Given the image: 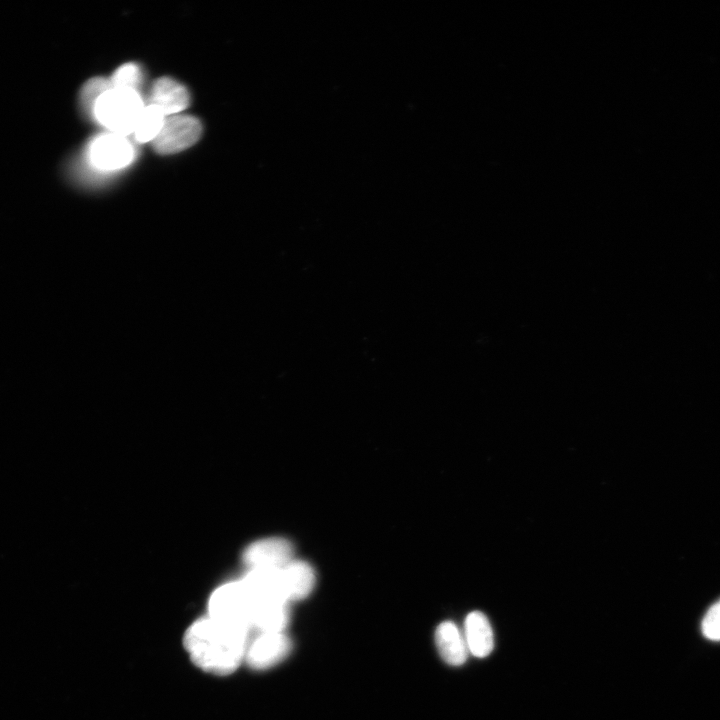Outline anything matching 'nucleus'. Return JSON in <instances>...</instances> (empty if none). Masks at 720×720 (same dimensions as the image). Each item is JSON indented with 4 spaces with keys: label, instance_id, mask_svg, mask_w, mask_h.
I'll list each match as a JSON object with an SVG mask.
<instances>
[{
    "label": "nucleus",
    "instance_id": "nucleus-1",
    "mask_svg": "<svg viewBox=\"0 0 720 720\" xmlns=\"http://www.w3.org/2000/svg\"><path fill=\"white\" fill-rule=\"evenodd\" d=\"M183 642L196 666L224 676L236 671L245 660L249 631L206 615L187 628Z\"/></svg>",
    "mask_w": 720,
    "mask_h": 720
},
{
    "label": "nucleus",
    "instance_id": "nucleus-2",
    "mask_svg": "<svg viewBox=\"0 0 720 720\" xmlns=\"http://www.w3.org/2000/svg\"><path fill=\"white\" fill-rule=\"evenodd\" d=\"M134 147L127 137L105 133L92 138L65 167L67 177L82 185L90 172L122 169L134 159Z\"/></svg>",
    "mask_w": 720,
    "mask_h": 720
},
{
    "label": "nucleus",
    "instance_id": "nucleus-3",
    "mask_svg": "<svg viewBox=\"0 0 720 720\" xmlns=\"http://www.w3.org/2000/svg\"><path fill=\"white\" fill-rule=\"evenodd\" d=\"M144 107L138 91L111 88L98 97L87 118L126 137L133 134Z\"/></svg>",
    "mask_w": 720,
    "mask_h": 720
},
{
    "label": "nucleus",
    "instance_id": "nucleus-4",
    "mask_svg": "<svg viewBox=\"0 0 720 720\" xmlns=\"http://www.w3.org/2000/svg\"><path fill=\"white\" fill-rule=\"evenodd\" d=\"M254 599L242 579L218 586L208 600V614L220 621L252 629Z\"/></svg>",
    "mask_w": 720,
    "mask_h": 720
},
{
    "label": "nucleus",
    "instance_id": "nucleus-5",
    "mask_svg": "<svg viewBox=\"0 0 720 720\" xmlns=\"http://www.w3.org/2000/svg\"><path fill=\"white\" fill-rule=\"evenodd\" d=\"M201 134L202 125L198 118L176 114L165 118L161 131L151 145L162 155L178 153L194 145Z\"/></svg>",
    "mask_w": 720,
    "mask_h": 720
},
{
    "label": "nucleus",
    "instance_id": "nucleus-6",
    "mask_svg": "<svg viewBox=\"0 0 720 720\" xmlns=\"http://www.w3.org/2000/svg\"><path fill=\"white\" fill-rule=\"evenodd\" d=\"M292 545L283 538L272 537L250 544L243 554L248 569L280 570L291 562Z\"/></svg>",
    "mask_w": 720,
    "mask_h": 720
},
{
    "label": "nucleus",
    "instance_id": "nucleus-7",
    "mask_svg": "<svg viewBox=\"0 0 720 720\" xmlns=\"http://www.w3.org/2000/svg\"><path fill=\"white\" fill-rule=\"evenodd\" d=\"M290 649V639L283 632H260L249 641L245 661L255 670L268 669L282 661Z\"/></svg>",
    "mask_w": 720,
    "mask_h": 720
},
{
    "label": "nucleus",
    "instance_id": "nucleus-8",
    "mask_svg": "<svg viewBox=\"0 0 720 720\" xmlns=\"http://www.w3.org/2000/svg\"><path fill=\"white\" fill-rule=\"evenodd\" d=\"M190 104L186 87L170 77L156 79L149 91L148 105L160 108L166 117L184 111Z\"/></svg>",
    "mask_w": 720,
    "mask_h": 720
},
{
    "label": "nucleus",
    "instance_id": "nucleus-9",
    "mask_svg": "<svg viewBox=\"0 0 720 720\" xmlns=\"http://www.w3.org/2000/svg\"><path fill=\"white\" fill-rule=\"evenodd\" d=\"M464 638L469 650L473 656L484 658L488 656L494 648V634L491 624L480 611L470 612L464 624Z\"/></svg>",
    "mask_w": 720,
    "mask_h": 720
},
{
    "label": "nucleus",
    "instance_id": "nucleus-10",
    "mask_svg": "<svg viewBox=\"0 0 720 720\" xmlns=\"http://www.w3.org/2000/svg\"><path fill=\"white\" fill-rule=\"evenodd\" d=\"M280 581L285 600H299L306 597L315 583V575L310 565L302 561H291L280 569Z\"/></svg>",
    "mask_w": 720,
    "mask_h": 720
},
{
    "label": "nucleus",
    "instance_id": "nucleus-11",
    "mask_svg": "<svg viewBox=\"0 0 720 720\" xmlns=\"http://www.w3.org/2000/svg\"><path fill=\"white\" fill-rule=\"evenodd\" d=\"M435 642L442 659L450 665H462L469 654L464 634L457 625L445 621L435 631Z\"/></svg>",
    "mask_w": 720,
    "mask_h": 720
},
{
    "label": "nucleus",
    "instance_id": "nucleus-12",
    "mask_svg": "<svg viewBox=\"0 0 720 720\" xmlns=\"http://www.w3.org/2000/svg\"><path fill=\"white\" fill-rule=\"evenodd\" d=\"M165 118L157 106L145 105L133 132L135 140L138 143H151L161 131Z\"/></svg>",
    "mask_w": 720,
    "mask_h": 720
},
{
    "label": "nucleus",
    "instance_id": "nucleus-13",
    "mask_svg": "<svg viewBox=\"0 0 720 720\" xmlns=\"http://www.w3.org/2000/svg\"><path fill=\"white\" fill-rule=\"evenodd\" d=\"M111 88L110 80L104 77H94L87 80L79 93L81 112L88 117L98 97Z\"/></svg>",
    "mask_w": 720,
    "mask_h": 720
},
{
    "label": "nucleus",
    "instance_id": "nucleus-14",
    "mask_svg": "<svg viewBox=\"0 0 720 720\" xmlns=\"http://www.w3.org/2000/svg\"><path fill=\"white\" fill-rule=\"evenodd\" d=\"M143 75L140 67L135 63L121 65L111 76L112 88L132 89L139 92Z\"/></svg>",
    "mask_w": 720,
    "mask_h": 720
},
{
    "label": "nucleus",
    "instance_id": "nucleus-15",
    "mask_svg": "<svg viewBox=\"0 0 720 720\" xmlns=\"http://www.w3.org/2000/svg\"><path fill=\"white\" fill-rule=\"evenodd\" d=\"M701 628L706 638L720 641V600L714 603L706 612Z\"/></svg>",
    "mask_w": 720,
    "mask_h": 720
}]
</instances>
